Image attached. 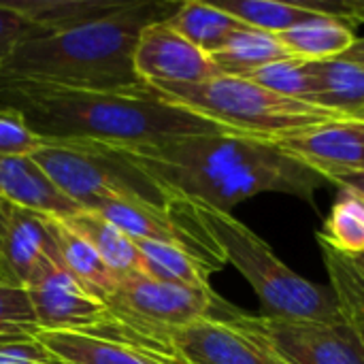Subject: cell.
I'll return each mask as SVG.
<instances>
[{
  "label": "cell",
  "mask_w": 364,
  "mask_h": 364,
  "mask_svg": "<svg viewBox=\"0 0 364 364\" xmlns=\"http://www.w3.org/2000/svg\"><path fill=\"white\" fill-rule=\"evenodd\" d=\"M218 301L220 296L211 286H179L134 273L119 279L107 307L132 324L168 335L175 328L207 318Z\"/></svg>",
  "instance_id": "cell-8"
},
{
  "label": "cell",
  "mask_w": 364,
  "mask_h": 364,
  "mask_svg": "<svg viewBox=\"0 0 364 364\" xmlns=\"http://www.w3.org/2000/svg\"><path fill=\"white\" fill-rule=\"evenodd\" d=\"M318 241L331 250L356 258L364 256V198L352 190H341Z\"/></svg>",
  "instance_id": "cell-25"
},
{
  "label": "cell",
  "mask_w": 364,
  "mask_h": 364,
  "mask_svg": "<svg viewBox=\"0 0 364 364\" xmlns=\"http://www.w3.org/2000/svg\"><path fill=\"white\" fill-rule=\"evenodd\" d=\"M314 90L309 102L341 117L364 119V66L341 58L309 62Z\"/></svg>",
  "instance_id": "cell-17"
},
{
  "label": "cell",
  "mask_w": 364,
  "mask_h": 364,
  "mask_svg": "<svg viewBox=\"0 0 364 364\" xmlns=\"http://www.w3.org/2000/svg\"><path fill=\"white\" fill-rule=\"evenodd\" d=\"M224 11L241 19L245 26L282 34L316 15H333L331 2H284V0H226L220 2Z\"/></svg>",
  "instance_id": "cell-23"
},
{
  "label": "cell",
  "mask_w": 364,
  "mask_h": 364,
  "mask_svg": "<svg viewBox=\"0 0 364 364\" xmlns=\"http://www.w3.org/2000/svg\"><path fill=\"white\" fill-rule=\"evenodd\" d=\"M177 2L132 0L119 13L55 34L21 41L0 70V83L64 90H130L145 85L134 70L141 32L168 19Z\"/></svg>",
  "instance_id": "cell-3"
},
{
  "label": "cell",
  "mask_w": 364,
  "mask_h": 364,
  "mask_svg": "<svg viewBox=\"0 0 364 364\" xmlns=\"http://www.w3.org/2000/svg\"><path fill=\"white\" fill-rule=\"evenodd\" d=\"M30 36H36V30L0 0V70L11 51Z\"/></svg>",
  "instance_id": "cell-31"
},
{
  "label": "cell",
  "mask_w": 364,
  "mask_h": 364,
  "mask_svg": "<svg viewBox=\"0 0 364 364\" xmlns=\"http://www.w3.org/2000/svg\"><path fill=\"white\" fill-rule=\"evenodd\" d=\"M9 205L6 200L0 198V243H2V237H4V230H6V215H9Z\"/></svg>",
  "instance_id": "cell-35"
},
{
  "label": "cell",
  "mask_w": 364,
  "mask_h": 364,
  "mask_svg": "<svg viewBox=\"0 0 364 364\" xmlns=\"http://www.w3.org/2000/svg\"><path fill=\"white\" fill-rule=\"evenodd\" d=\"M0 198L53 218L81 211L53 186L32 156L0 154Z\"/></svg>",
  "instance_id": "cell-15"
},
{
  "label": "cell",
  "mask_w": 364,
  "mask_h": 364,
  "mask_svg": "<svg viewBox=\"0 0 364 364\" xmlns=\"http://www.w3.org/2000/svg\"><path fill=\"white\" fill-rule=\"evenodd\" d=\"M341 60L356 62V64L364 66V38H356V43L341 55Z\"/></svg>",
  "instance_id": "cell-34"
},
{
  "label": "cell",
  "mask_w": 364,
  "mask_h": 364,
  "mask_svg": "<svg viewBox=\"0 0 364 364\" xmlns=\"http://www.w3.org/2000/svg\"><path fill=\"white\" fill-rule=\"evenodd\" d=\"M0 364H66L36 335H0Z\"/></svg>",
  "instance_id": "cell-29"
},
{
  "label": "cell",
  "mask_w": 364,
  "mask_h": 364,
  "mask_svg": "<svg viewBox=\"0 0 364 364\" xmlns=\"http://www.w3.org/2000/svg\"><path fill=\"white\" fill-rule=\"evenodd\" d=\"M168 339L188 364H288L222 296L207 318L171 331Z\"/></svg>",
  "instance_id": "cell-9"
},
{
  "label": "cell",
  "mask_w": 364,
  "mask_h": 364,
  "mask_svg": "<svg viewBox=\"0 0 364 364\" xmlns=\"http://www.w3.org/2000/svg\"><path fill=\"white\" fill-rule=\"evenodd\" d=\"M55 267L62 264L49 215L9 205L6 230L0 243V279L28 290Z\"/></svg>",
  "instance_id": "cell-11"
},
{
  "label": "cell",
  "mask_w": 364,
  "mask_h": 364,
  "mask_svg": "<svg viewBox=\"0 0 364 364\" xmlns=\"http://www.w3.org/2000/svg\"><path fill=\"white\" fill-rule=\"evenodd\" d=\"M328 183H335L339 190H352L364 198V173H352V175H335L328 179Z\"/></svg>",
  "instance_id": "cell-33"
},
{
  "label": "cell",
  "mask_w": 364,
  "mask_h": 364,
  "mask_svg": "<svg viewBox=\"0 0 364 364\" xmlns=\"http://www.w3.org/2000/svg\"><path fill=\"white\" fill-rule=\"evenodd\" d=\"M277 145L326 179L364 173V119L339 117Z\"/></svg>",
  "instance_id": "cell-14"
},
{
  "label": "cell",
  "mask_w": 364,
  "mask_h": 364,
  "mask_svg": "<svg viewBox=\"0 0 364 364\" xmlns=\"http://www.w3.org/2000/svg\"><path fill=\"white\" fill-rule=\"evenodd\" d=\"M0 107L17 111L43 143H100L132 149L228 132L173 105L151 85L100 92L0 83Z\"/></svg>",
  "instance_id": "cell-2"
},
{
  "label": "cell",
  "mask_w": 364,
  "mask_h": 364,
  "mask_svg": "<svg viewBox=\"0 0 364 364\" xmlns=\"http://www.w3.org/2000/svg\"><path fill=\"white\" fill-rule=\"evenodd\" d=\"M124 151L175 200L224 213L264 192L290 194L314 205L316 192L328 183L275 141L235 132L183 136Z\"/></svg>",
  "instance_id": "cell-1"
},
{
  "label": "cell",
  "mask_w": 364,
  "mask_h": 364,
  "mask_svg": "<svg viewBox=\"0 0 364 364\" xmlns=\"http://www.w3.org/2000/svg\"><path fill=\"white\" fill-rule=\"evenodd\" d=\"M141 254V273L166 284L179 286H194L205 288L209 286V271L200 260H196L190 252L156 241H134Z\"/></svg>",
  "instance_id": "cell-24"
},
{
  "label": "cell",
  "mask_w": 364,
  "mask_h": 364,
  "mask_svg": "<svg viewBox=\"0 0 364 364\" xmlns=\"http://www.w3.org/2000/svg\"><path fill=\"white\" fill-rule=\"evenodd\" d=\"M218 75L224 77H250L258 68L284 58H292L277 34L243 28L220 51L209 55Z\"/></svg>",
  "instance_id": "cell-22"
},
{
  "label": "cell",
  "mask_w": 364,
  "mask_h": 364,
  "mask_svg": "<svg viewBox=\"0 0 364 364\" xmlns=\"http://www.w3.org/2000/svg\"><path fill=\"white\" fill-rule=\"evenodd\" d=\"M49 228L53 235V241L58 245L60 264L62 269L92 296L107 301L113 296L119 277L111 271V267L98 256V252L81 239L77 232H73L60 218L49 215Z\"/></svg>",
  "instance_id": "cell-18"
},
{
  "label": "cell",
  "mask_w": 364,
  "mask_h": 364,
  "mask_svg": "<svg viewBox=\"0 0 364 364\" xmlns=\"http://www.w3.org/2000/svg\"><path fill=\"white\" fill-rule=\"evenodd\" d=\"M241 320L288 364H364L363 339L348 320H282L245 311Z\"/></svg>",
  "instance_id": "cell-10"
},
{
  "label": "cell",
  "mask_w": 364,
  "mask_h": 364,
  "mask_svg": "<svg viewBox=\"0 0 364 364\" xmlns=\"http://www.w3.org/2000/svg\"><path fill=\"white\" fill-rule=\"evenodd\" d=\"M21 15L36 34L66 32L126 9L132 0H2Z\"/></svg>",
  "instance_id": "cell-16"
},
{
  "label": "cell",
  "mask_w": 364,
  "mask_h": 364,
  "mask_svg": "<svg viewBox=\"0 0 364 364\" xmlns=\"http://www.w3.org/2000/svg\"><path fill=\"white\" fill-rule=\"evenodd\" d=\"M134 70L145 85H190L218 75L211 58L177 34L166 19L141 32L134 47Z\"/></svg>",
  "instance_id": "cell-12"
},
{
  "label": "cell",
  "mask_w": 364,
  "mask_h": 364,
  "mask_svg": "<svg viewBox=\"0 0 364 364\" xmlns=\"http://www.w3.org/2000/svg\"><path fill=\"white\" fill-rule=\"evenodd\" d=\"M41 145L43 141L26 126L17 111L0 107V154L32 156Z\"/></svg>",
  "instance_id": "cell-30"
},
{
  "label": "cell",
  "mask_w": 364,
  "mask_h": 364,
  "mask_svg": "<svg viewBox=\"0 0 364 364\" xmlns=\"http://www.w3.org/2000/svg\"><path fill=\"white\" fill-rule=\"evenodd\" d=\"M320 250L331 277V290L339 301L343 318L356 328L364 343V279L356 273L348 256L331 250L324 243H320Z\"/></svg>",
  "instance_id": "cell-26"
},
{
  "label": "cell",
  "mask_w": 364,
  "mask_h": 364,
  "mask_svg": "<svg viewBox=\"0 0 364 364\" xmlns=\"http://www.w3.org/2000/svg\"><path fill=\"white\" fill-rule=\"evenodd\" d=\"M66 364H188L166 333L111 318L87 333H36Z\"/></svg>",
  "instance_id": "cell-7"
},
{
  "label": "cell",
  "mask_w": 364,
  "mask_h": 364,
  "mask_svg": "<svg viewBox=\"0 0 364 364\" xmlns=\"http://www.w3.org/2000/svg\"><path fill=\"white\" fill-rule=\"evenodd\" d=\"M38 324L28 290L0 279V335H36Z\"/></svg>",
  "instance_id": "cell-28"
},
{
  "label": "cell",
  "mask_w": 364,
  "mask_h": 364,
  "mask_svg": "<svg viewBox=\"0 0 364 364\" xmlns=\"http://www.w3.org/2000/svg\"><path fill=\"white\" fill-rule=\"evenodd\" d=\"M337 17L341 21L350 23H363L364 21V0H339L335 2Z\"/></svg>",
  "instance_id": "cell-32"
},
{
  "label": "cell",
  "mask_w": 364,
  "mask_h": 364,
  "mask_svg": "<svg viewBox=\"0 0 364 364\" xmlns=\"http://www.w3.org/2000/svg\"><path fill=\"white\" fill-rule=\"evenodd\" d=\"M32 160L79 209L115 196L173 211L175 198L124 149L100 143H43Z\"/></svg>",
  "instance_id": "cell-6"
},
{
  "label": "cell",
  "mask_w": 364,
  "mask_h": 364,
  "mask_svg": "<svg viewBox=\"0 0 364 364\" xmlns=\"http://www.w3.org/2000/svg\"><path fill=\"white\" fill-rule=\"evenodd\" d=\"M290 55L307 60V62H324L341 58L354 43V30L333 17V15H316L282 34H277Z\"/></svg>",
  "instance_id": "cell-21"
},
{
  "label": "cell",
  "mask_w": 364,
  "mask_h": 364,
  "mask_svg": "<svg viewBox=\"0 0 364 364\" xmlns=\"http://www.w3.org/2000/svg\"><path fill=\"white\" fill-rule=\"evenodd\" d=\"M38 333H87L111 318V309L87 294L62 267L28 288Z\"/></svg>",
  "instance_id": "cell-13"
},
{
  "label": "cell",
  "mask_w": 364,
  "mask_h": 364,
  "mask_svg": "<svg viewBox=\"0 0 364 364\" xmlns=\"http://www.w3.org/2000/svg\"><path fill=\"white\" fill-rule=\"evenodd\" d=\"M166 23L207 55L220 51L239 30L247 28L241 19L224 11L220 4L198 0L179 2Z\"/></svg>",
  "instance_id": "cell-19"
},
{
  "label": "cell",
  "mask_w": 364,
  "mask_h": 364,
  "mask_svg": "<svg viewBox=\"0 0 364 364\" xmlns=\"http://www.w3.org/2000/svg\"><path fill=\"white\" fill-rule=\"evenodd\" d=\"M245 79H250L279 96L305 100V102H309V96L314 90V77L309 70V62L294 58V55L277 60L273 64H267Z\"/></svg>",
  "instance_id": "cell-27"
},
{
  "label": "cell",
  "mask_w": 364,
  "mask_h": 364,
  "mask_svg": "<svg viewBox=\"0 0 364 364\" xmlns=\"http://www.w3.org/2000/svg\"><path fill=\"white\" fill-rule=\"evenodd\" d=\"M173 105L243 136L284 141L339 119L326 109L269 92L245 77L215 75L190 85H151Z\"/></svg>",
  "instance_id": "cell-5"
},
{
  "label": "cell",
  "mask_w": 364,
  "mask_h": 364,
  "mask_svg": "<svg viewBox=\"0 0 364 364\" xmlns=\"http://www.w3.org/2000/svg\"><path fill=\"white\" fill-rule=\"evenodd\" d=\"M348 260L352 262V267L356 269V273L364 279V256H356V258H350V256H348Z\"/></svg>",
  "instance_id": "cell-36"
},
{
  "label": "cell",
  "mask_w": 364,
  "mask_h": 364,
  "mask_svg": "<svg viewBox=\"0 0 364 364\" xmlns=\"http://www.w3.org/2000/svg\"><path fill=\"white\" fill-rule=\"evenodd\" d=\"M60 220L73 232L85 239L119 279L141 273V254L136 243L100 213L81 209Z\"/></svg>",
  "instance_id": "cell-20"
},
{
  "label": "cell",
  "mask_w": 364,
  "mask_h": 364,
  "mask_svg": "<svg viewBox=\"0 0 364 364\" xmlns=\"http://www.w3.org/2000/svg\"><path fill=\"white\" fill-rule=\"evenodd\" d=\"M188 205L224 254V260L250 282L260 299L262 316L318 322L346 320L331 286L311 284L294 273L275 256L269 243H264V239L243 222L205 205Z\"/></svg>",
  "instance_id": "cell-4"
}]
</instances>
